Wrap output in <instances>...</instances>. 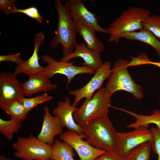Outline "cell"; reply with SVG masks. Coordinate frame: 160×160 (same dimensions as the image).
<instances>
[{
	"label": "cell",
	"instance_id": "603a6c76",
	"mask_svg": "<svg viewBox=\"0 0 160 160\" xmlns=\"http://www.w3.org/2000/svg\"><path fill=\"white\" fill-rule=\"evenodd\" d=\"M151 149L150 142L142 144L132 149L125 160H150Z\"/></svg>",
	"mask_w": 160,
	"mask_h": 160
},
{
	"label": "cell",
	"instance_id": "83f0119b",
	"mask_svg": "<svg viewBox=\"0 0 160 160\" xmlns=\"http://www.w3.org/2000/svg\"><path fill=\"white\" fill-rule=\"evenodd\" d=\"M150 130L153 133V137L150 142L153 152L157 155L158 160H160V129L157 127H152Z\"/></svg>",
	"mask_w": 160,
	"mask_h": 160
},
{
	"label": "cell",
	"instance_id": "1f68e13d",
	"mask_svg": "<svg viewBox=\"0 0 160 160\" xmlns=\"http://www.w3.org/2000/svg\"><path fill=\"white\" fill-rule=\"evenodd\" d=\"M95 160H125V158L120 156L114 151H106Z\"/></svg>",
	"mask_w": 160,
	"mask_h": 160
},
{
	"label": "cell",
	"instance_id": "277c9868",
	"mask_svg": "<svg viewBox=\"0 0 160 160\" xmlns=\"http://www.w3.org/2000/svg\"><path fill=\"white\" fill-rule=\"evenodd\" d=\"M129 61L121 58L114 63L104 88L111 96L118 91L124 90L132 94L137 99H141L144 97L143 89L134 81L128 72Z\"/></svg>",
	"mask_w": 160,
	"mask_h": 160
},
{
	"label": "cell",
	"instance_id": "2e32d148",
	"mask_svg": "<svg viewBox=\"0 0 160 160\" xmlns=\"http://www.w3.org/2000/svg\"><path fill=\"white\" fill-rule=\"evenodd\" d=\"M83 59V66L91 68L95 71L102 66V62L100 53L88 47L86 44H77L73 52L62 62H69L72 59L77 57Z\"/></svg>",
	"mask_w": 160,
	"mask_h": 160
},
{
	"label": "cell",
	"instance_id": "7c38bea8",
	"mask_svg": "<svg viewBox=\"0 0 160 160\" xmlns=\"http://www.w3.org/2000/svg\"><path fill=\"white\" fill-rule=\"evenodd\" d=\"M85 1L68 0L65 1L71 16H74L79 22L95 32L108 33L105 29L98 24L96 15L90 12L85 6L84 4Z\"/></svg>",
	"mask_w": 160,
	"mask_h": 160
},
{
	"label": "cell",
	"instance_id": "4fadbf2b",
	"mask_svg": "<svg viewBox=\"0 0 160 160\" xmlns=\"http://www.w3.org/2000/svg\"><path fill=\"white\" fill-rule=\"evenodd\" d=\"M43 109L41 129L37 137L44 143L53 145L55 136L62 135L64 127L58 118L51 115L47 107L44 106Z\"/></svg>",
	"mask_w": 160,
	"mask_h": 160
},
{
	"label": "cell",
	"instance_id": "ac0fdd59",
	"mask_svg": "<svg viewBox=\"0 0 160 160\" xmlns=\"http://www.w3.org/2000/svg\"><path fill=\"white\" fill-rule=\"evenodd\" d=\"M77 33L84 38L87 46L92 50L100 53L104 49L103 44L96 36L95 32L79 22L73 16H71Z\"/></svg>",
	"mask_w": 160,
	"mask_h": 160
},
{
	"label": "cell",
	"instance_id": "7a4b0ae2",
	"mask_svg": "<svg viewBox=\"0 0 160 160\" xmlns=\"http://www.w3.org/2000/svg\"><path fill=\"white\" fill-rule=\"evenodd\" d=\"M81 127L89 144L99 150L114 151L117 132L108 116L89 121Z\"/></svg>",
	"mask_w": 160,
	"mask_h": 160
},
{
	"label": "cell",
	"instance_id": "4dcf8cb0",
	"mask_svg": "<svg viewBox=\"0 0 160 160\" xmlns=\"http://www.w3.org/2000/svg\"><path fill=\"white\" fill-rule=\"evenodd\" d=\"M10 62L16 63L17 65L21 64L23 62L20 58V54L0 55V62Z\"/></svg>",
	"mask_w": 160,
	"mask_h": 160
},
{
	"label": "cell",
	"instance_id": "f546056e",
	"mask_svg": "<svg viewBox=\"0 0 160 160\" xmlns=\"http://www.w3.org/2000/svg\"><path fill=\"white\" fill-rule=\"evenodd\" d=\"M131 60L128 65V67L135 66L145 64H150L151 61L148 55L145 53H142L136 57H129Z\"/></svg>",
	"mask_w": 160,
	"mask_h": 160
},
{
	"label": "cell",
	"instance_id": "d4e9b609",
	"mask_svg": "<svg viewBox=\"0 0 160 160\" xmlns=\"http://www.w3.org/2000/svg\"><path fill=\"white\" fill-rule=\"evenodd\" d=\"M6 113L9 115L11 118L22 122L27 117L25 108L19 100L16 101L11 103L5 111Z\"/></svg>",
	"mask_w": 160,
	"mask_h": 160
},
{
	"label": "cell",
	"instance_id": "e575fe53",
	"mask_svg": "<svg viewBox=\"0 0 160 160\" xmlns=\"http://www.w3.org/2000/svg\"><path fill=\"white\" fill-rule=\"evenodd\" d=\"M159 101L160 103V96L159 97Z\"/></svg>",
	"mask_w": 160,
	"mask_h": 160
},
{
	"label": "cell",
	"instance_id": "d590c367",
	"mask_svg": "<svg viewBox=\"0 0 160 160\" xmlns=\"http://www.w3.org/2000/svg\"><path fill=\"white\" fill-rule=\"evenodd\" d=\"M53 160L49 159V160Z\"/></svg>",
	"mask_w": 160,
	"mask_h": 160
},
{
	"label": "cell",
	"instance_id": "4316f807",
	"mask_svg": "<svg viewBox=\"0 0 160 160\" xmlns=\"http://www.w3.org/2000/svg\"><path fill=\"white\" fill-rule=\"evenodd\" d=\"M16 14L19 13L24 14L41 23L43 22V17L39 14L38 9L34 6L25 9L17 8L15 10Z\"/></svg>",
	"mask_w": 160,
	"mask_h": 160
},
{
	"label": "cell",
	"instance_id": "d6a6232c",
	"mask_svg": "<svg viewBox=\"0 0 160 160\" xmlns=\"http://www.w3.org/2000/svg\"><path fill=\"white\" fill-rule=\"evenodd\" d=\"M0 160H15L14 159L6 157L3 155H1L0 156Z\"/></svg>",
	"mask_w": 160,
	"mask_h": 160
},
{
	"label": "cell",
	"instance_id": "8992f818",
	"mask_svg": "<svg viewBox=\"0 0 160 160\" xmlns=\"http://www.w3.org/2000/svg\"><path fill=\"white\" fill-rule=\"evenodd\" d=\"M15 156L23 160H48L52 153V145L45 143L30 134L28 137H19L12 144Z\"/></svg>",
	"mask_w": 160,
	"mask_h": 160
},
{
	"label": "cell",
	"instance_id": "30bf717a",
	"mask_svg": "<svg viewBox=\"0 0 160 160\" xmlns=\"http://www.w3.org/2000/svg\"><path fill=\"white\" fill-rule=\"evenodd\" d=\"M111 68L110 62H105L86 85L79 89L69 91V93L75 97L72 105L76 106L78 103L84 98L86 100L90 99L94 92L101 88L104 81L110 76Z\"/></svg>",
	"mask_w": 160,
	"mask_h": 160
},
{
	"label": "cell",
	"instance_id": "5bb4252c",
	"mask_svg": "<svg viewBox=\"0 0 160 160\" xmlns=\"http://www.w3.org/2000/svg\"><path fill=\"white\" fill-rule=\"evenodd\" d=\"M45 39V35L42 32H39L35 35L32 55L27 60L15 67L13 73L16 76L23 73L29 76L44 72V67L39 64L38 53L40 46L44 42Z\"/></svg>",
	"mask_w": 160,
	"mask_h": 160
},
{
	"label": "cell",
	"instance_id": "8fae6325",
	"mask_svg": "<svg viewBox=\"0 0 160 160\" xmlns=\"http://www.w3.org/2000/svg\"><path fill=\"white\" fill-rule=\"evenodd\" d=\"M85 135L68 130L63 132L60 139L71 146L77 153L80 160H95L106 151L96 148L88 143L84 138Z\"/></svg>",
	"mask_w": 160,
	"mask_h": 160
},
{
	"label": "cell",
	"instance_id": "836d02e7",
	"mask_svg": "<svg viewBox=\"0 0 160 160\" xmlns=\"http://www.w3.org/2000/svg\"><path fill=\"white\" fill-rule=\"evenodd\" d=\"M150 64L156 66L160 68V62H153L151 61Z\"/></svg>",
	"mask_w": 160,
	"mask_h": 160
},
{
	"label": "cell",
	"instance_id": "484cf974",
	"mask_svg": "<svg viewBox=\"0 0 160 160\" xmlns=\"http://www.w3.org/2000/svg\"><path fill=\"white\" fill-rule=\"evenodd\" d=\"M142 26L160 40V15H153L148 16L143 21Z\"/></svg>",
	"mask_w": 160,
	"mask_h": 160
},
{
	"label": "cell",
	"instance_id": "f1b7e54d",
	"mask_svg": "<svg viewBox=\"0 0 160 160\" xmlns=\"http://www.w3.org/2000/svg\"><path fill=\"white\" fill-rule=\"evenodd\" d=\"M16 0H0V9L4 14H16L17 7L15 5Z\"/></svg>",
	"mask_w": 160,
	"mask_h": 160
},
{
	"label": "cell",
	"instance_id": "e0dca14e",
	"mask_svg": "<svg viewBox=\"0 0 160 160\" xmlns=\"http://www.w3.org/2000/svg\"><path fill=\"white\" fill-rule=\"evenodd\" d=\"M28 76L27 80L22 83L25 96H26L40 92L47 93L57 87V85L52 83L42 73Z\"/></svg>",
	"mask_w": 160,
	"mask_h": 160
},
{
	"label": "cell",
	"instance_id": "ba28073f",
	"mask_svg": "<svg viewBox=\"0 0 160 160\" xmlns=\"http://www.w3.org/2000/svg\"><path fill=\"white\" fill-rule=\"evenodd\" d=\"M42 59L44 62L47 64V65L44 67V71L42 73L49 79L57 74L65 76L67 79V86L78 74H95L96 72L94 70L85 66H76L73 65V63L58 61L49 55H43Z\"/></svg>",
	"mask_w": 160,
	"mask_h": 160
},
{
	"label": "cell",
	"instance_id": "6da1fadb",
	"mask_svg": "<svg viewBox=\"0 0 160 160\" xmlns=\"http://www.w3.org/2000/svg\"><path fill=\"white\" fill-rule=\"evenodd\" d=\"M54 4L58 14V25L49 45L52 48H56L59 44L62 45L63 56L60 61H62L73 52L77 44L76 40L77 33L66 4L65 2L63 5L60 0H56Z\"/></svg>",
	"mask_w": 160,
	"mask_h": 160
},
{
	"label": "cell",
	"instance_id": "cb8c5ba5",
	"mask_svg": "<svg viewBox=\"0 0 160 160\" xmlns=\"http://www.w3.org/2000/svg\"><path fill=\"white\" fill-rule=\"evenodd\" d=\"M53 97L49 95L47 93L29 98L24 97L19 101L23 105L26 112L28 113L38 105L44 103L50 102Z\"/></svg>",
	"mask_w": 160,
	"mask_h": 160
},
{
	"label": "cell",
	"instance_id": "7402d4cb",
	"mask_svg": "<svg viewBox=\"0 0 160 160\" xmlns=\"http://www.w3.org/2000/svg\"><path fill=\"white\" fill-rule=\"evenodd\" d=\"M5 120L0 119V134L6 139L11 140L15 133H18L22 127V122L13 118Z\"/></svg>",
	"mask_w": 160,
	"mask_h": 160
},
{
	"label": "cell",
	"instance_id": "9a60e30c",
	"mask_svg": "<svg viewBox=\"0 0 160 160\" xmlns=\"http://www.w3.org/2000/svg\"><path fill=\"white\" fill-rule=\"evenodd\" d=\"M57 104V107L52 112L54 116L59 119L64 127L79 135H85L81 127L76 123L73 117V113L78 107L71 104L70 100L68 97L65 98L64 101H58Z\"/></svg>",
	"mask_w": 160,
	"mask_h": 160
},
{
	"label": "cell",
	"instance_id": "d6986e66",
	"mask_svg": "<svg viewBox=\"0 0 160 160\" xmlns=\"http://www.w3.org/2000/svg\"><path fill=\"white\" fill-rule=\"evenodd\" d=\"M121 38L130 40H137L152 47L160 57V41L150 31L143 28L138 31L122 33Z\"/></svg>",
	"mask_w": 160,
	"mask_h": 160
},
{
	"label": "cell",
	"instance_id": "5b68a950",
	"mask_svg": "<svg viewBox=\"0 0 160 160\" xmlns=\"http://www.w3.org/2000/svg\"><path fill=\"white\" fill-rule=\"evenodd\" d=\"M111 97L104 87L101 88L90 99L86 100L74 112L75 121L81 127L90 120L108 116Z\"/></svg>",
	"mask_w": 160,
	"mask_h": 160
},
{
	"label": "cell",
	"instance_id": "9c48e42d",
	"mask_svg": "<svg viewBox=\"0 0 160 160\" xmlns=\"http://www.w3.org/2000/svg\"><path fill=\"white\" fill-rule=\"evenodd\" d=\"M10 72L0 73V108L5 111L12 102L24 97L22 83Z\"/></svg>",
	"mask_w": 160,
	"mask_h": 160
},
{
	"label": "cell",
	"instance_id": "44dd1931",
	"mask_svg": "<svg viewBox=\"0 0 160 160\" xmlns=\"http://www.w3.org/2000/svg\"><path fill=\"white\" fill-rule=\"evenodd\" d=\"M73 149L66 143L56 139L52 145V153L50 159L74 160Z\"/></svg>",
	"mask_w": 160,
	"mask_h": 160
},
{
	"label": "cell",
	"instance_id": "ffe728a7",
	"mask_svg": "<svg viewBox=\"0 0 160 160\" xmlns=\"http://www.w3.org/2000/svg\"><path fill=\"white\" fill-rule=\"evenodd\" d=\"M124 112L135 119V122L127 125L128 128L135 129L142 126L148 127L149 124H154L160 129V109L153 111L151 115H148L139 114L126 109Z\"/></svg>",
	"mask_w": 160,
	"mask_h": 160
},
{
	"label": "cell",
	"instance_id": "52a82bcc",
	"mask_svg": "<svg viewBox=\"0 0 160 160\" xmlns=\"http://www.w3.org/2000/svg\"><path fill=\"white\" fill-rule=\"evenodd\" d=\"M148 127L140 126L127 132H116L114 151L125 158L133 148L146 142H151L153 135Z\"/></svg>",
	"mask_w": 160,
	"mask_h": 160
},
{
	"label": "cell",
	"instance_id": "3957f363",
	"mask_svg": "<svg viewBox=\"0 0 160 160\" xmlns=\"http://www.w3.org/2000/svg\"><path fill=\"white\" fill-rule=\"evenodd\" d=\"M151 13L149 10L136 7H130L123 11L118 18L105 28L110 34L108 42L117 44L122 33L143 29V21Z\"/></svg>",
	"mask_w": 160,
	"mask_h": 160
}]
</instances>
